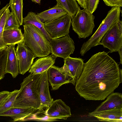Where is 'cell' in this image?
I'll return each mask as SVG.
<instances>
[{
  "label": "cell",
  "mask_w": 122,
  "mask_h": 122,
  "mask_svg": "<svg viewBox=\"0 0 122 122\" xmlns=\"http://www.w3.org/2000/svg\"><path fill=\"white\" fill-rule=\"evenodd\" d=\"M122 82V69L104 51L92 55L84 63L75 89L80 96L86 100H102Z\"/></svg>",
  "instance_id": "6da1fadb"
},
{
  "label": "cell",
  "mask_w": 122,
  "mask_h": 122,
  "mask_svg": "<svg viewBox=\"0 0 122 122\" xmlns=\"http://www.w3.org/2000/svg\"><path fill=\"white\" fill-rule=\"evenodd\" d=\"M41 73H30L24 79L20 84V87L14 102V107H32L38 109L41 102L38 86Z\"/></svg>",
  "instance_id": "7a4b0ae2"
},
{
  "label": "cell",
  "mask_w": 122,
  "mask_h": 122,
  "mask_svg": "<svg viewBox=\"0 0 122 122\" xmlns=\"http://www.w3.org/2000/svg\"><path fill=\"white\" fill-rule=\"evenodd\" d=\"M23 43L39 58L47 56L51 53L49 41L41 31L31 24L23 25Z\"/></svg>",
  "instance_id": "3957f363"
},
{
  "label": "cell",
  "mask_w": 122,
  "mask_h": 122,
  "mask_svg": "<svg viewBox=\"0 0 122 122\" xmlns=\"http://www.w3.org/2000/svg\"><path fill=\"white\" fill-rule=\"evenodd\" d=\"M121 12L120 7L112 8L95 33L82 45L80 53L81 56H83L92 47L100 45L101 41L106 33L114 24L120 20Z\"/></svg>",
  "instance_id": "277c9868"
},
{
  "label": "cell",
  "mask_w": 122,
  "mask_h": 122,
  "mask_svg": "<svg viewBox=\"0 0 122 122\" xmlns=\"http://www.w3.org/2000/svg\"><path fill=\"white\" fill-rule=\"evenodd\" d=\"M94 16L86 9L81 10L79 6L77 12L71 19L72 29L79 38L85 39L91 35L95 25Z\"/></svg>",
  "instance_id": "5b68a950"
},
{
  "label": "cell",
  "mask_w": 122,
  "mask_h": 122,
  "mask_svg": "<svg viewBox=\"0 0 122 122\" xmlns=\"http://www.w3.org/2000/svg\"><path fill=\"white\" fill-rule=\"evenodd\" d=\"M71 18L67 14L50 22L44 23V27L51 39H57L68 34Z\"/></svg>",
  "instance_id": "8992f818"
},
{
  "label": "cell",
  "mask_w": 122,
  "mask_h": 122,
  "mask_svg": "<svg viewBox=\"0 0 122 122\" xmlns=\"http://www.w3.org/2000/svg\"><path fill=\"white\" fill-rule=\"evenodd\" d=\"M51 53L56 57L65 59L70 56L75 50L74 43L69 35L49 41Z\"/></svg>",
  "instance_id": "52a82bcc"
},
{
  "label": "cell",
  "mask_w": 122,
  "mask_h": 122,
  "mask_svg": "<svg viewBox=\"0 0 122 122\" xmlns=\"http://www.w3.org/2000/svg\"><path fill=\"white\" fill-rule=\"evenodd\" d=\"M117 22L110 28L100 42V45L109 49L110 53L117 52L122 47V32L118 28Z\"/></svg>",
  "instance_id": "ba28073f"
},
{
  "label": "cell",
  "mask_w": 122,
  "mask_h": 122,
  "mask_svg": "<svg viewBox=\"0 0 122 122\" xmlns=\"http://www.w3.org/2000/svg\"><path fill=\"white\" fill-rule=\"evenodd\" d=\"M48 79L51 86V90L58 89L63 85L71 83L75 85L72 78L63 68L53 65L47 71Z\"/></svg>",
  "instance_id": "9c48e42d"
},
{
  "label": "cell",
  "mask_w": 122,
  "mask_h": 122,
  "mask_svg": "<svg viewBox=\"0 0 122 122\" xmlns=\"http://www.w3.org/2000/svg\"><path fill=\"white\" fill-rule=\"evenodd\" d=\"M15 48L18 66L19 73L23 75L30 69L36 57L23 43L18 44Z\"/></svg>",
  "instance_id": "30bf717a"
},
{
  "label": "cell",
  "mask_w": 122,
  "mask_h": 122,
  "mask_svg": "<svg viewBox=\"0 0 122 122\" xmlns=\"http://www.w3.org/2000/svg\"><path fill=\"white\" fill-rule=\"evenodd\" d=\"M47 71L42 73L39 79L38 88L41 102L39 111H46L53 101L49 91Z\"/></svg>",
  "instance_id": "8fae6325"
},
{
  "label": "cell",
  "mask_w": 122,
  "mask_h": 122,
  "mask_svg": "<svg viewBox=\"0 0 122 122\" xmlns=\"http://www.w3.org/2000/svg\"><path fill=\"white\" fill-rule=\"evenodd\" d=\"M45 112L49 117L56 120H66L71 116L70 108L61 99L53 101Z\"/></svg>",
  "instance_id": "7c38bea8"
},
{
  "label": "cell",
  "mask_w": 122,
  "mask_h": 122,
  "mask_svg": "<svg viewBox=\"0 0 122 122\" xmlns=\"http://www.w3.org/2000/svg\"><path fill=\"white\" fill-rule=\"evenodd\" d=\"M84 60L80 58H73L70 56L64 59L63 67L76 83L82 72L84 63Z\"/></svg>",
  "instance_id": "4fadbf2b"
},
{
  "label": "cell",
  "mask_w": 122,
  "mask_h": 122,
  "mask_svg": "<svg viewBox=\"0 0 122 122\" xmlns=\"http://www.w3.org/2000/svg\"><path fill=\"white\" fill-rule=\"evenodd\" d=\"M89 117H94L102 122H122V107L115 108L97 112L88 113Z\"/></svg>",
  "instance_id": "5bb4252c"
},
{
  "label": "cell",
  "mask_w": 122,
  "mask_h": 122,
  "mask_svg": "<svg viewBox=\"0 0 122 122\" xmlns=\"http://www.w3.org/2000/svg\"><path fill=\"white\" fill-rule=\"evenodd\" d=\"M38 110L32 107L23 108L13 107L0 113V116L10 117L13 119V122L24 121L32 116Z\"/></svg>",
  "instance_id": "9a60e30c"
},
{
  "label": "cell",
  "mask_w": 122,
  "mask_h": 122,
  "mask_svg": "<svg viewBox=\"0 0 122 122\" xmlns=\"http://www.w3.org/2000/svg\"><path fill=\"white\" fill-rule=\"evenodd\" d=\"M56 58L52 54L37 59L31 66L29 72L36 74L41 73L48 70L55 63Z\"/></svg>",
  "instance_id": "2e32d148"
},
{
  "label": "cell",
  "mask_w": 122,
  "mask_h": 122,
  "mask_svg": "<svg viewBox=\"0 0 122 122\" xmlns=\"http://www.w3.org/2000/svg\"><path fill=\"white\" fill-rule=\"evenodd\" d=\"M15 45L8 46L7 57L5 72L10 74L14 78L18 74V61L15 52Z\"/></svg>",
  "instance_id": "e0dca14e"
},
{
  "label": "cell",
  "mask_w": 122,
  "mask_h": 122,
  "mask_svg": "<svg viewBox=\"0 0 122 122\" xmlns=\"http://www.w3.org/2000/svg\"><path fill=\"white\" fill-rule=\"evenodd\" d=\"M120 107H122V94L119 92H113L108 96L106 99L92 112H97Z\"/></svg>",
  "instance_id": "ac0fdd59"
},
{
  "label": "cell",
  "mask_w": 122,
  "mask_h": 122,
  "mask_svg": "<svg viewBox=\"0 0 122 122\" xmlns=\"http://www.w3.org/2000/svg\"><path fill=\"white\" fill-rule=\"evenodd\" d=\"M68 14L63 8L57 5L51 8L37 14L43 23L48 22L62 17Z\"/></svg>",
  "instance_id": "d6986e66"
},
{
  "label": "cell",
  "mask_w": 122,
  "mask_h": 122,
  "mask_svg": "<svg viewBox=\"0 0 122 122\" xmlns=\"http://www.w3.org/2000/svg\"><path fill=\"white\" fill-rule=\"evenodd\" d=\"M3 39L5 46L23 43L24 36L20 28L4 30Z\"/></svg>",
  "instance_id": "ffe728a7"
},
{
  "label": "cell",
  "mask_w": 122,
  "mask_h": 122,
  "mask_svg": "<svg viewBox=\"0 0 122 122\" xmlns=\"http://www.w3.org/2000/svg\"><path fill=\"white\" fill-rule=\"evenodd\" d=\"M23 24L33 25L41 31L49 41L51 39L45 29L44 23L41 21L35 13L32 11L29 12L27 15L23 18Z\"/></svg>",
  "instance_id": "44dd1931"
},
{
  "label": "cell",
  "mask_w": 122,
  "mask_h": 122,
  "mask_svg": "<svg viewBox=\"0 0 122 122\" xmlns=\"http://www.w3.org/2000/svg\"><path fill=\"white\" fill-rule=\"evenodd\" d=\"M56 5L64 9L71 18L76 14L79 7L75 0H56Z\"/></svg>",
  "instance_id": "7402d4cb"
},
{
  "label": "cell",
  "mask_w": 122,
  "mask_h": 122,
  "mask_svg": "<svg viewBox=\"0 0 122 122\" xmlns=\"http://www.w3.org/2000/svg\"><path fill=\"white\" fill-rule=\"evenodd\" d=\"M23 0H10L9 4L20 25L23 24Z\"/></svg>",
  "instance_id": "603a6c76"
},
{
  "label": "cell",
  "mask_w": 122,
  "mask_h": 122,
  "mask_svg": "<svg viewBox=\"0 0 122 122\" xmlns=\"http://www.w3.org/2000/svg\"><path fill=\"white\" fill-rule=\"evenodd\" d=\"M10 12L9 7L7 8L4 11L0 18V50L6 46L3 39V33L6 19Z\"/></svg>",
  "instance_id": "cb8c5ba5"
},
{
  "label": "cell",
  "mask_w": 122,
  "mask_h": 122,
  "mask_svg": "<svg viewBox=\"0 0 122 122\" xmlns=\"http://www.w3.org/2000/svg\"><path fill=\"white\" fill-rule=\"evenodd\" d=\"M19 90H15L11 94L3 104L0 107V113L14 107V104Z\"/></svg>",
  "instance_id": "d4e9b609"
},
{
  "label": "cell",
  "mask_w": 122,
  "mask_h": 122,
  "mask_svg": "<svg viewBox=\"0 0 122 122\" xmlns=\"http://www.w3.org/2000/svg\"><path fill=\"white\" fill-rule=\"evenodd\" d=\"M8 46L0 50V80L3 79L6 73L5 70L7 57Z\"/></svg>",
  "instance_id": "484cf974"
},
{
  "label": "cell",
  "mask_w": 122,
  "mask_h": 122,
  "mask_svg": "<svg viewBox=\"0 0 122 122\" xmlns=\"http://www.w3.org/2000/svg\"><path fill=\"white\" fill-rule=\"evenodd\" d=\"M20 25L16 18L12 12L10 13L5 23L4 30L19 28Z\"/></svg>",
  "instance_id": "4316f807"
},
{
  "label": "cell",
  "mask_w": 122,
  "mask_h": 122,
  "mask_svg": "<svg viewBox=\"0 0 122 122\" xmlns=\"http://www.w3.org/2000/svg\"><path fill=\"white\" fill-rule=\"evenodd\" d=\"M99 0H85V8L92 14L97 8Z\"/></svg>",
  "instance_id": "83f0119b"
},
{
  "label": "cell",
  "mask_w": 122,
  "mask_h": 122,
  "mask_svg": "<svg viewBox=\"0 0 122 122\" xmlns=\"http://www.w3.org/2000/svg\"><path fill=\"white\" fill-rule=\"evenodd\" d=\"M106 5L111 7L122 6V0H103Z\"/></svg>",
  "instance_id": "f1b7e54d"
},
{
  "label": "cell",
  "mask_w": 122,
  "mask_h": 122,
  "mask_svg": "<svg viewBox=\"0 0 122 122\" xmlns=\"http://www.w3.org/2000/svg\"><path fill=\"white\" fill-rule=\"evenodd\" d=\"M11 92L7 91L0 92V107L7 99Z\"/></svg>",
  "instance_id": "f546056e"
},
{
  "label": "cell",
  "mask_w": 122,
  "mask_h": 122,
  "mask_svg": "<svg viewBox=\"0 0 122 122\" xmlns=\"http://www.w3.org/2000/svg\"><path fill=\"white\" fill-rule=\"evenodd\" d=\"M77 1L78 4L81 7L85 8V0H75Z\"/></svg>",
  "instance_id": "4dcf8cb0"
},
{
  "label": "cell",
  "mask_w": 122,
  "mask_h": 122,
  "mask_svg": "<svg viewBox=\"0 0 122 122\" xmlns=\"http://www.w3.org/2000/svg\"><path fill=\"white\" fill-rule=\"evenodd\" d=\"M9 7L10 5L9 4H7L5 6L3 7L1 10H0V18L5 9Z\"/></svg>",
  "instance_id": "1f68e13d"
},
{
  "label": "cell",
  "mask_w": 122,
  "mask_h": 122,
  "mask_svg": "<svg viewBox=\"0 0 122 122\" xmlns=\"http://www.w3.org/2000/svg\"><path fill=\"white\" fill-rule=\"evenodd\" d=\"M119 54L120 62V63L121 64H122V47L121 48L117 51Z\"/></svg>",
  "instance_id": "d6a6232c"
},
{
  "label": "cell",
  "mask_w": 122,
  "mask_h": 122,
  "mask_svg": "<svg viewBox=\"0 0 122 122\" xmlns=\"http://www.w3.org/2000/svg\"><path fill=\"white\" fill-rule=\"evenodd\" d=\"M117 24L118 28L122 32V22L119 20L117 22Z\"/></svg>",
  "instance_id": "836d02e7"
},
{
  "label": "cell",
  "mask_w": 122,
  "mask_h": 122,
  "mask_svg": "<svg viewBox=\"0 0 122 122\" xmlns=\"http://www.w3.org/2000/svg\"><path fill=\"white\" fill-rule=\"evenodd\" d=\"M33 2L36 3L40 4L41 3V0H31Z\"/></svg>",
  "instance_id": "e575fe53"
},
{
  "label": "cell",
  "mask_w": 122,
  "mask_h": 122,
  "mask_svg": "<svg viewBox=\"0 0 122 122\" xmlns=\"http://www.w3.org/2000/svg\"></svg>",
  "instance_id": "d590c367"
}]
</instances>
